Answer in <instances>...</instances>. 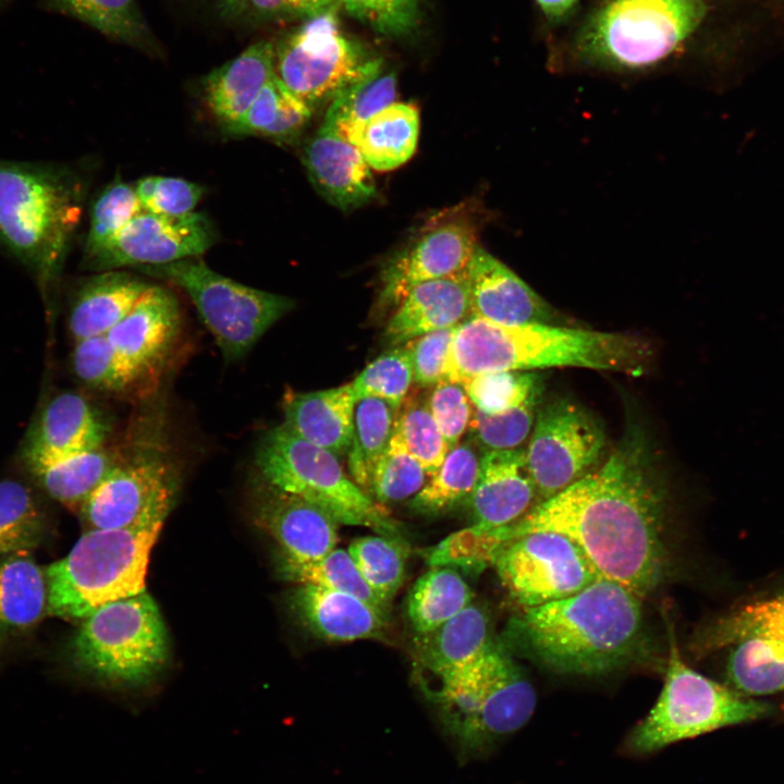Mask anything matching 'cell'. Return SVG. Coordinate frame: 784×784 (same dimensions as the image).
<instances>
[{"label": "cell", "mask_w": 784, "mask_h": 784, "mask_svg": "<svg viewBox=\"0 0 784 784\" xmlns=\"http://www.w3.org/2000/svg\"><path fill=\"white\" fill-rule=\"evenodd\" d=\"M85 191L82 176L68 164L0 159V247L44 293L61 277Z\"/></svg>", "instance_id": "obj_4"}, {"label": "cell", "mask_w": 784, "mask_h": 784, "mask_svg": "<svg viewBox=\"0 0 784 784\" xmlns=\"http://www.w3.org/2000/svg\"><path fill=\"white\" fill-rule=\"evenodd\" d=\"M537 497L526 449L482 453L476 485L468 498L474 525L483 529L512 525L532 509Z\"/></svg>", "instance_id": "obj_22"}, {"label": "cell", "mask_w": 784, "mask_h": 784, "mask_svg": "<svg viewBox=\"0 0 784 784\" xmlns=\"http://www.w3.org/2000/svg\"><path fill=\"white\" fill-rule=\"evenodd\" d=\"M471 441L458 443L449 451L438 471L413 497L417 512L437 514L468 499L478 477L481 456Z\"/></svg>", "instance_id": "obj_38"}, {"label": "cell", "mask_w": 784, "mask_h": 784, "mask_svg": "<svg viewBox=\"0 0 784 784\" xmlns=\"http://www.w3.org/2000/svg\"><path fill=\"white\" fill-rule=\"evenodd\" d=\"M647 353L644 342L621 333L551 323L504 326L468 316L455 328L445 380L463 384L483 373L551 367L635 371Z\"/></svg>", "instance_id": "obj_3"}, {"label": "cell", "mask_w": 784, "mask_h": 784, "mask_svg": "<svg viewBox=\"0 0 784 784\" xmlns=\"http://www.w3.org/2000/svg\"><path fill=\"white\" fill-rule=\"evenodd\" d=\"M120 458L119 453L102 444L33 474L54 500L71 506L81 505L110 474Z\"/></svg>", "instance_id": "obj_37"}, {"label": "cell", "mask_w": 784, "mask_h": 784, "mask_svg": "<svg viewBox=\"0 0 784 784\" xmlns=\"http://www.w3.org/2000/svg\"><path fill=\"white\" fill-rule=\"evenodd\" d=\"M136 269L186 292L228 362L245 356L294 307L291 298L236 282L210 269L199 257Z\"/></svg>", "instance_id": "obj_10"}, {"label": "cell", "mask_w": 784, "mask_h": 784, "mask_svg": "<svg viewBox=\"0 0 784 784\" xmlns=\"http://www.w3.org/2000/svg\"><path fill=\"white\" fill-rule=\"evenodd\" d=\"M604 443L599 421L578 403L566 397L541 402L526 448L539 503L590 474Z\"/></svg>", "instance_id": "obj_11"}, {"label": "cell", "mask_w": 784, "mask_h": 784, "mask_svg": "<svg viewBox=\"0 0 784 784\" xmlns=\"http://www.w3.org/2000/svg\"><path fill=\"white\" fill-rule=\"evenodd\" d=\"M542 12L551 21L563 19L578 0H536Z\"/></svg>", "instance_id": "obj_55"}, {"label": "cell", "mask_w": 784, "mask_h": 784, "mask_svg": "<svg viewBox=\"0 0 784 784\" xmlns=\"http://www.w3.org/2000/svg\"><path fill=\"white\" fill-rule=\"evenodd\" d=\"M510 596L523 608L561 600L601 579L568 537L536 530L505 544L492 563Z\"/></svg>", "instance_id": "obj_14"}, {"label": "cell", "mask_w": 784, "mask_h": 784, "mask_svg": "<svg viewBox=\"0 0 784 784\" xmlns=\"http://www.w3.org/2000/svg\"><path fill=\"white\" fill-rule=\"evenodd\" d=\"M260 479L253 493V518L279 544L281 560L317 561L336 548L338 522L330 514Z\"/></svg>", "instance_id": "obj_18"}, {"label": "cell", "mask_w": 784, "mask_h": 784, "mask_svg": "<svg viewBox=\"0 0 784 784\" xmlns=\"http://www.w3.org/2000/svg\"><path fill=\"white\" fill-rule=\"evenodd\" d=\"M215 241L213 225L204 213L171 217L143 210L83 265L100 272L164 265L200 257Z\"/></svg>", "instance_id": "obj_16"}, {"label": "cell", "mask_w": 784, "mask_h": 784, "mask_svg": "<svg viewBox=\"0 0 784 784\" xmlns=\"http://www.w3.org/2000/svg\"><path fill=\"white\" fill-rule=\"evenodd\" d=\"M71 652L74 665L105 686L147 684L169 657L158 605L146 590L102 605L83 620Z\"/></svg>", "instance_id": "obj_6"}, {"label": "cell", "mask_w": 784, "mask_h": 784, "mask_svg": "<svg viewBox=\"0 0 784 784\" xmlns=\"http://www.w3.org/2000/svg\"><path fill=\"white\" fill-rule=\"evenodd\" d=\"M463 387L476 409L499 414L541 401L543 379L536 372L500 371L473 377Z\"/></svg>", "instance_id": "obj_43"}, {"label": "cell", "mask_w": 784, "mask_h": 784, "mask_svg": "<svg viewBox=\"0 0 784 784\" xmlns=\"http://www.w3.org/2000/svg\"><path fill=\"white\" fill-rule=\"evenodd\" d=\"M728 646V681L750 697L784 689V592L745 605L711 628L705 646Z\"/></svg>", "instance_id": "obj_15"}, {"label": "cell", "mask_w": 784, "mask_h": 784, "mask_svg": "<svg viewBox=\"0 0 784 784\" xmlns=\"http://www.w3.org/2000/svg\"><path fill=\"white\" fill-rule=\"evenodd\" d=\"M0 559V642L36 626L48 615L45 569L28 551Z\"/></svg>", "instance_id": "obj_31"}, {"label": "cell", "mask_w": 784, "mask_h": 784, "mask_svg": "<svg viewBox=\"0 0 784 784\" xmlns=\"http://www.w3.org/2000/svg\"><path fill=\"white\" fill-rule=\"evenodd\" d=\"M162 527L88 529L45 568L49 616L84 620L145 589L151 549Z\"/></svg>", "instance_id": "obj_5"}, {"label": "cell", "mask_w": 784, "mask_h": 784, "mask_svg": "<svg viewBox=\"0 0 784 784\" xmlns=\"http://www.w3.org/2000/svg\"><path fill=\"white\" fill-rule=\"evenodd\" d=\"M302 161L315 189L340 210L357 209L377 194L359 149L321 125L305 143Z\"/></svg>", "instance_id": "obj_23"}, {"label": "cell", "mask_w": 784, "mask_h": 784, "mask_svg": "<svg viewBox=\"0 0 784 784\" xmlns=\"http://www.w3.org/2000/svg\"><path fill=\"white\" fill-rule=\"evenodd\" d=\"M642 601L621 584L598 579L567 598L523 608L509 638L554 672L608 673L628 663L642 644Z\"/></svg>", "instance_id": "obj_2"}, {"label": "cell", "mask_w": 784, "mask_h": 784, "mask_svg": "<svg viewBox=\"0 0 784 784\" xmlns=\"http://www.w3.org/2000/svg\"><path fill=\"white\" fill-rule=\"evenodd\" d=\"M291 609L314 636L333 642L381 637L388 613L341 591L298 585L291 593Z\"/></svg>", "instance_id": "obj_25"}, {"label": "cell", "mask_w": 784, "mask_h": 784, "mask_svg": "<svg viewBox=\"0 0 784 784\" xmlns=\"http://www.w3.org/2000/svg\"><path fill=\"white\" fill-rule=\"evenodd\" d=\"M149 283L127 271L107 270L88 278L76 291L70 330L75 341L107 334L132 309Z\"/></svg>", "instance_id": "obj_30"}, {"label": "cell", "mask_w": 784, "mask_h": 784, "mask_svg": "<svg viewBox=\"0 0 784 784\" xmlns=\"http://www.w3.org/2000/svg\"><path fill=\"white\" fill-rule=\"evenodd\" d=\"M645 436L629 431L597 471L534 506L512 525L487 529L497 550L531 531L560 532L601 579L645 599L662 581L665 494Z\"/></svg>", "instance_id": "obj_1"}, {"label": "cell", "mask_w": 784, "mask_h": 784, "mask_svg": "<svg viewBox=\"0 0 784 784\" xmlns=\"http://www.w3.org/2000/svg\"><path fill=\"white\" fill-rule=\"evenodd\" d=\"M424 0H340L352 16L387 36L411 34L418 25Z\"/></svg>", "instance_id": "obj_51"}, {"label": "cell", "mask_w": 784, "mask_h": 784, "mask_svg": "<svg viewBox=\"0 0 784 784\" xmlns=\"http://www.w3.org/2000/svg\"><path fill=\"white\" fill-rule=\"evenodd\" d=\"M73 367L83 382L105 391H121L138 377L115 351L107 334L76 341Z\"/></svg>", "instance_id": "obj_47"}, {"label": "cell", "mask_w": 784, "mask_h": 784, "mask_svg": "<svg viewBox=\"0 0 784 784\" xmlns=\"http://www.w3.org/2000/svg\"><path fill=\"white\" fill-rule=\"evenodd\" d=\"M238 2H240V0H220V3L223 7V9H225L228 12H233V13H234Z\"/></svg>", "instance_id": "obj_56"}, {"label": "cell", "mask_w": 784, "mask_h": 784, "mask_svg": "<svg viewBox=\"0 0 784 784\" xmlns=\"http://www.w3.org/2000/svg\"><path fill=\"white\" fill-rule=\"evenodd\" d=\"M273 75L274 46L266 40L248 46L207 75L204 97L224 132H233Z\"/></svg>", "instance_id": "obj_27"}, {"label": "cell", "mask_w": 784, "mask_h": 784, "mask_svg": "<svg viewBox=\"0 0 784 784\" xmlns=\"http://www.w3.org/2000/svg\"><path fill=\"white\" fill-rule=\"evenodd\" d=\"M46 530L45 515L27 487L0 481V556L38 547Z\"/></svg>", "instance_id": "obj_41"}, {"label": "cell", "mask_w": 784, "mask_h": 784, "mask_svg": "<svg viewBox=\"0 0 784 784\" xmlns=\"http://www.w3.org/2000/svg\"><path fill=\"white\" fill-rule=\"evenodd\" d=\"M471 602L473 591L456 569L432 566L412 587L406 611L420 635L436 629Z\"/></svg>", "instance_id": "obj_35"}, {"label": "cell", "mask_w": 784, "mask_h": 784, "mask_svg": "<svg viewBox=\"0 0 784 784\" xmlns=\"http://www.w3.org/2000/svg\"><path fill=\"white\" fill-rule=\"evenodd\" d=\"M13 0H0V10L11 3Z\"/></svg>", "instance_id": "obj_57"}, {"label": "cell", "mask_w": 784, "mask_h": 784, "mask_svg": "<svg viewBox=\"0 0 784 784\" xmlns=\"http://www.w3.org/2000/svg\"><path fill=\"white\" fill-rule=\"evenodd\" d=\"M396 411L390 403L376 397L355 403L348 468L363 490L369 491L375 468L392 438Z\"/></svg>", "instance_id": "obj_36"}, {"label": "cell", "mask_w": 784, "mask_h": 784, "mask_svg": "<svg viewBox=\"0 0 784 784\" xmlns=\"http://www.w3.org/2000/svg\"><path fill=\"white\" fill-rule=\"evenodd\" d=\"M180 326V306L174 294L164 287L149 285L107 336L122 359L139 376L166 355Z\"/></svg>", "instance_id": "obj_24"}, {"label": "cell", "mask_w": 784, "mask_h": 784, "mask_svg": "<svg viewBox=\"0 0 784 784\" xmlns=\"http://www.w3.org/2000/svg\"><path fill=\"white\" fill-rule=\"evenodd\" d=\"M470 315L467 269L415 285L397 305L384 341L401 346L426 333L456 327Z\"/></svg>", "instance_id": "obj_26"}, {"label": "cell", "mask_w": 784, "mask_h": 784, "mask_svg": "<svg viewBox=\"0 0 784 784\" xmlns=\"http://www.w3.org/2000/svg\"><path fill=\"white\" fill-rule=\"evenodd\" d=\"M395 424L408 451L432 477L443 463L450 449L444 440L427 401L420 397L405 402L396 415Z\"/></svg>", "instance_id": "obj_48"}, {"label": "cell", "mask_w": 784, "mask_h": 784, "mask_svg": "<svg viewBox=\"0 0 784 784\" xmlns=\"http://www.w3.org/2000/svg\"><path fill=\"white\" fill-rule=\"evenodd\" d=\"M340 0H240L234 13L259 19L315 17L334 12Z\"/></svg>", "instance_id": "obj_54"}, {"label": "cell", "mask_w": 784, "mask_h": 784, "mask_svg": "<svg viewBox=\"0 0 784 784\" xmlns=\"http://www.w3.org/2000/svg\"><path fill=\"white\" fill-rule=\"evenodd\" d=\"M427 476L394 424L392 438L375 468L369 491L380 504L402 501L416 495L426 485Z\"/></svg>", "instance_id": "obj_45"}, {"label": "cell", "mask_w": 784, "mask_h": 784, "mask_svg": "<svg viewBox=\"0 0 784 784\" xmlns=\"http://www.w3.org/2000/svg\"><path fill=\"white\" fill-rule=\"evenodd\" d=\"M142 211L134 185L119 177L109 183L90 205L83 261L99 253Z\"/></svg>", "instance_id": "obj_44"}, {"label": "cell", "mask_w": 784, "mask_h": 784, "mask_svg": "<svg viewBox=\"0 0 784 784\" xmlns=\"http://www.w3.org/2000/svg\"><path fill=\"white\" fill-rule=\"evenodd\" d=\"M491 642L489 617L471 602L436 629L417 635L416 662L437 681L473 664Z\"/></svg>", "instance_id": "obj_29"}, {"label": "cell", "mask_w": 784, "mask_h": 784, "mask_svg": "<svg viewBox=\"0 0 784 784\" xmlns=\"http://www.w3.org/2000/svg\"><path fill=\"white\" fill-rule=\"evenodd\" d=\"M427 404L450 450L460 443L474 414L463 384L443 380L436 384Z\"/></svg>", "instance_id": "obj_52"}, {"label": "cell", "mask_w": 784, "mask_h": 784, "mask_svg": "<svg viewBox=\"0 0 784 784\" xmlns=\"http://www.w3.org/2000/svg\"><path fill=\"white\" fill-rule=\"evenodd\" d=\"M281 574L297 585H313L353 595L388 613L389 607L370 589L348 551L335 548L320 560L291 562L280 560Z\"/></svg>", "instance_id": "obj_40"}, {"label": "cell", "mask_w": 784, "mask_h": 784, "mask_svg": "<svg viewBox=\"0 0 784 784\" xmlns=\"http://www.w3.org/2000/svg\"><path fill=\"white\" fill-rule=\"evenodd\" d=\"M47 5L130 45H139L148 36L136 0H47Z\"/></svg>", "instance_id": "obj_42"}, {"label": "cell", "mask_w": 784, "mask_h": 784, "mask_svg": "<svg viewBox=\"0 0 784 784\" xmlns=\"http://www.w3.org/2000/svg\"><path fill=\"white\" fill-rule=\"evenodd\" d=\"M483 695L470 755L488 751L531 718L535 688L511 654L492 640L482 654Z\"/></svg>", "instance_id": "obj_19"}, {"label": "cell", "mask_w": 784, "mask_h": 784, "mask_svg": "<svg viewBox=\"0 0 784 784\" xmlns=\"http://www.w3.org/2000/svg\"><path fill=\"white\" fill-rule=\"evenodd\" d=\"M478 246L476 228L466 219H445L426 229L382 269V306L397 307L415 285L465 271Z\"/></svg>", "instance_id": "obj_17"}, {"label": "cell", "mask_w": 784, "mask_h": 784, "mask_svg": "<svg viewBox=\"0 0 784 784\" xmlns=\"http://www.w3.org/2000/svg\"><path fill=\"white\" fill-rule=\"evenodd\" d=\"M394 537H359L347 550L370 589L388 607L404 581L408 556L407 546Z\"/></svg>", "instance_id": "obj_39"}, {"label": "cell", "mask_w": 784, "mask_h": 784, "mask_svg": "<svg viewBox=\"0 0 784 784\" xmlns=\"http://www.w3.org/2000/svg\"><path fill=\"white\" fill-rule=\"evenodd\" d=\"M109 431L105 418L83 396L59 394L47 404L28 434L24 462L35 473L102 445Z\"/></svg>", "instance_id": "obj_20"}, {"label": "cell", "mask_w": 784, "mask_h": 784, "mask_svg": "<svg viewBox=\"0 0 784 784\" xmlns=\"http://www.w3.org/2000/svg\"><path fill=\"white\" fill-rule=\"evenodd\" d=\"M705 13L701 0H612L584 27L579 49L599 66L645 69L670 56Z\"/></svg>", "instance_id": "obj_9"}, {"label": "cell", "mask_w": 784, "mask_h": 784, "mask_svg": "<svg viewBox=\"0 0 784 784\" xmlns=\"http://www.w3.org/2000/svg\"><path fill=\"white\" fill-rule=\"evenodd\" d=\"M373 59L341 34L334 12H329L310 17L274 47V74L315 110L362 75Z\"/></svg>", "instance_id": "obj_13"}, {"label": "cell", "mask_w": 784, "mask_h": 784, "mask_svg": "<svg viewBox=\"0 0 784 784\" xmlns=\"http://www.w3.org/2000/svg\"><path fill=\"white\" fill-rule=\"evenodd\" d=\"M455 328L432 331L404 344L411 354L414 382L419 387L436 385L445 380L449 350Z\"/></svg>", "instance_id": "obj_53"}, {"label": "cell", "mask_w": 784, "mask_h": 784, "mask_svg": "<svg viewBox=\"0 0 784 784\" xmlns=\"http://www.w3.org/2000/svg\"><path fill=\"white\" fill-rule=\"evenodd\" d=\"M134 189L144 211L171 217L193 212L205 194L200 184L160 175L139 179Z\"/></svg>", "instance_id": "obj_50"}, {"label": "cell", "mask_w": 784, "mask_h": 784, "mask_svg": "<svg viewBox=\"0 0 784 784\" xmlns=\"http://www.w3.org/2000/svg\"><path fill=\"white\" fill-rule=\"evenodd\" d=\"M540 403L531 401L499 414L475 409L469 427L478 448L483 452L520 448L531 434Z\"/></svg>", "instance_id": "obj_49"}, {"label": "cell", "mask_w": 784, "mask_h": 784, "mask_svg": "<svg viewBox=\"0 0 784 784\" xmlns=\"http://www.w3.org/2000/svg\"><path fill=\"white\" fill-rule=\"evenodd\" d=\"M413 381L411 354L403 344L378 356L350 384L356 402L376 397L399 409Z\"/></svg>", "instance_id": "obj_46"}, {"label": "cell", "mask_w": 784, "mask_h": 784, "mask_svg": "<svg viewBox=\"0 0 784 784\" xmlns=\"http://www.w3.org/2000/svg\"><path fill=\"white\" fill-rule=\"evenodd\" d=\"M419 137V112L407 102H392L367 120L356 147L371 170L384 172L406 163Z\"/></svg>", "instance_id": "obj_33"}, {"label": "cell", "mask_w": 784, "mask_h": 784, "mask_svg": "<svg viewBox=\"0 0 784 784\" xmlns=\"http://www.w3.org/2000/svg\"><path fill=\"white\" fill-rule=\"evenodd\" d=\"M255 462L262 479L321 507L338 524L396 535L397 525L390 513L348 479L338 456L304 440L284 424L261 437Z\"/></svg>", "instance_id": "obj_7"}, {"label": "cell", "mask_w": 784, "mask_h": 784, "mask_svg": "<svg viewBox=\"0 0 784 784\" xmlns=\"http://www.w3.org/2000/svg\"><path fill=\"white\" fill-rule=\"evenodd\" d=\"M355 403L350 383L327 390L286 393L283 424L304 440L338 457L344 456L352 442Z\"/></svg>", "instance_id": "obj_28"}, {"label": "cell", "mask_w": 784, "mask_h": 784, "mask_svg": "<svg viewBox=\"0 0 784 784\" xmlns=\"http://www.w3.org/2000/svg\"><path fill=\"white\" fill-rule=\"evenodd\" d=\"M313 113L314 110L287 90L274 74L231 135H254L278 144H292L299 138Z\"/></svg>", "instance_id": "obj_34"}, {"label": "cell", "mask_w": 784, "mask_h": 784, "mask_svg": "<svg viewBox=\"0 0 784 784\" xmlns=\"http://www.w3.org/2000/svg\"><path fill=\"white\" fill-rule=\"evenodd\" d=\"M179 475L156 452L121 456L103 481L79 505L87 529L162 527L174 505Z\"/></svg>", "instance_id": "obj_12"}, {"label": "cell", "mask_w": 784, "mask_h": 784, "mask_svg": "<svg viewBox=\"0 0 784 784\" xmlns=\"http://www.w3.org/2000/svg\"><path fill=\"white\" fill-rule=\"evenodd\" d=\"M395 95V74L384 73L382 61L373 59L362 75L332 98L321 126L356 146L367 120L394 102Z\"/></svg>", "instance_id": "obj_32"}, {"label": "cell", "mask_w": 784, "mask_h": 784, "mask_svg": "<svg viewBox=\"0 0 784 784\" xmlns=\"http://www.w3.org/2000/svg\"><path fill=\"white\" fill-rule=\"evenodd\" d=\"M771 706L731 689L689 667L669 627V659L661 694L629 733L626 747L647 755L711 731L765 716Z\"/></svg>", "instance_id": "obj_8"}, {"label": "cell", "mask_w": 784, "mask_h": 784, "mask_svg": "<svg viewBox=\"0 0 784 784\" xmlns=\"http://www.w3.org/2000/svg\"><path fill=\"white\" fill-rule=\"evenodd\" d=\"M470 315L504 326L550 323L551 306L507 266L478 246L467 267Z\"/></svg>", "instance_id": "obj_21"}]
</instances>
